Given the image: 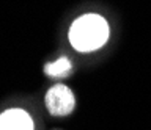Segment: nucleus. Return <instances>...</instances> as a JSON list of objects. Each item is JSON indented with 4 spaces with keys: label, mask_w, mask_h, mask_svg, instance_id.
Wrapping results in <instances>:
<instances>
[{
    "label": "nucleus",
    "mask_w": 151,
    "mask_h": 130,
    "mask_svg": "<svg viewBox=\"0 0 151 130\" xmlns=\"http://www.w3.org/2000/svg\"><path fill=\"white\" fill-rule=\"evenodd\" d=\"M109 38V25L99 14H83L69 28V43L79 52H93L102 47Z\"/></svg>",
    "instance_id": "obj_1"
},
{
    "label": "nucleus",
    "mask_w": 151,
    "mask_h": 130,
    "mask_svg": "<svg viewBox=\"0 0 151 130\" xmlns=\"http://www.w3.org/2000/svg\"><path fill=\"white\" fill-rule=\"evenodd\" d=\"M46 108L52 116H66L74 110L76 99L73 91L65 85H55L46 92Z\"/></svg>",
    "instance_id": "obj_2"
},
{
    "label": "nucleus",
    "mask_w": 151,
    "mask_h": 130,
    "mask_svg": "<svg viewBox=\"0 0 151 130\" xmlns=\"http://www.w3.org/2000/svg\"><path fill=\"white\" fill-rule=\"evenodd\" d=\"M0 130H33V121L27 111L11 108L0 114Z\"/></svg>",
    "instance_id": "obj_3"
},
{
    "label": "nucleus",
    "mask_w": 151,
    "mask_h": 130,
    "mask_svg": "<svg viewBox=\"0 0 151 130\" xmlns=\"http://www.w3.org/2000/svg\"><path fill=\"white\" fill-rule=\"evenodd\" d=\"M73 72V64L66 57L55 60L54 63H49L44 66V74L50 78H65Z\"/></svg>",
    "instance_id": "obj_4"
}]
</instances>
